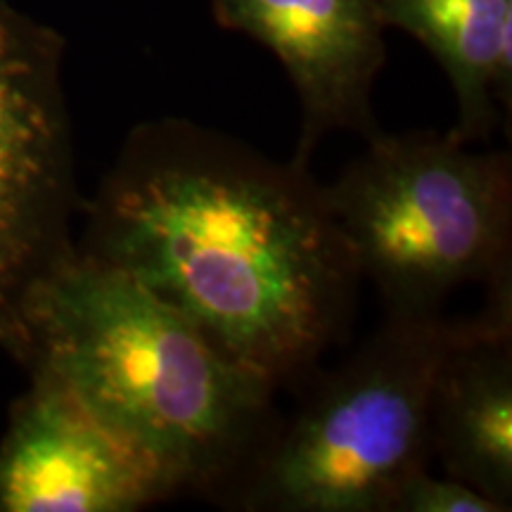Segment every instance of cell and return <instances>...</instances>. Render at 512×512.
<instances>
[{
    "mask_svg": "<svg viewBox=\"0 0 512 512\" xmlns=\"http://www.w3.org/2000/svg\"><path fill=\"white\" fill-rule=\"evenodd\" d=\"M325 197L361 278L392 316H446L460 287L484 309L512 311V157L446 133L366 140Z\"/></svg>",
    "mask_w": 512,
    "mask_h": 512,
    "instance_id": "obj_3",
    "label": "cell"
},
{
    "mask_svg": "<svg viewBox=\"0 0 512 512\" xmlns=\"http://www.w3.org/2000/svg\"><path fill=\"white\" fill-rule=\"evenodd\" d=\"M24 370L67 389L169 498L228 508L283 425L271 382L131 275L79 252L31 304Z\"/></svg>",
    "mask_w": 512,
    "mask_h": 512,
    "instance_id": "obj_2",
    "label": "cell"
},
{
    "mask_svg": "<svg viewBox=\"0 0 512 512\" xmlns=\"http://www.w3.org/2000/svg\"><path fill=\"white\" fill-rule=\"evenodd\" d=\"M169 501L143 458L53 377L29 373L0 439V512H133Z\"/></svg>",
    "mask_w": 512,
    "mask_h": 512,
    "instance_id": "obj_7",
    "label": "cell"
},
{
    "mask_svg": "<svg viewBox=\"0 0 512 512\" xmlns=\"http://www.w3.org/2000/svg\"><path fill=\"white\" fill-rule=\"evenodd\" d=\"M76 252L131 275L275 389L306 382L342 342L361 273L309 166L216 128H131Z\"/></svg>",
    "mask_w": 512,
    "mask_h": 512,
    "instance_id": "obj_1",
    "label": "cell"
},
{
    "mask_svg": "<svg viewBox=\"0 0 512 512\" xmlns=\"http://www.w3.org/2000/svg\"><path fill=\"white\" fill-rule=\"evenodd\" d=\"M430 448L446 475L512 508V316L460 318L430 392Z\"/></svg>",
    "mask_w": 512,
    "mask_h": 512,
    "instance_id": "obj_8",
    "label": "cell"
},
{
    "mask_svg": "<svg viewBox=\"0 0 512 512\" xmlns=\"http://www.w3.org/2000/svg\"><path fill=\"white\" fill-rule=\"evenodd\" d=\"M382 24L420 41L451 81L460 143L489 140L512 107V0H375Z\"/></svg>",
    "mask_w": 512,
    "mask_h": 512,
    "instance_id": "obj_9",
    "label": "cell"
},
{
    "mask_svg": "<svg viewBox=\"0 0 512 512\" xmlns=\"http://www.w3.org/2000/svg\"><path fill=\"white\" fill-rule=\"evenodd\" d=\"M389 512H503L494 501L453 477L420 470L401 486Z\"/></svg>",
    "mask_w": 512,
    "mask_h": 512,
    "instance_id": "obj_10",
    "label": "cell"
},
{
    "mask_svg": "<svg viewBox=\"0 0 512 512\" xmlns=\"http://www.w3.org/2000/svg\"><path fill=\"white\" fill-rule=\"evenodd\" d=\"M67 43L0 0V349L24 368L36 294L76 256Z\"/></svg>",
    "mask_w": 512,
    "mask_h": 512,
    "instance_id": "obj_5",
    "label": "cell"
},
{
    "mask_svg": "<svg viewBox=\"0 0 512 512\" xmlns=\"http://www.w3.org/2000/svg\"><path fill=\"white\" fill-rule=\"evenodd\" d=\"M460 318L384 313L328 375L309 377L299 411L230 498L240 512H389L427 470L430 392Z\"/></svg>",
    "mask_w": 512,
    "mask_h": 512,
    "instance_id": "obj_4",
    "label": "cell"
},
{
    "mask_svg": "<svg viewBox=\"0 0 512 512\" xmlns=\"http://www.w3.org/2000/svg\"><path fill=\"white\" fill-rule=\"evenodd\" d=\"M221 27L247 34L278 57L290 76L302 133L294 162L309 166L328 133L380 131L373 88L387 62L375 0H211Z\"/></svg>",
    "mask_w": 512,
    "mask_h": 512,
    "instance_id": "obj_6",
    "label": "cell"
}]
</instances>
